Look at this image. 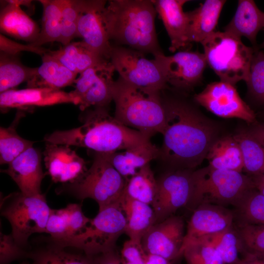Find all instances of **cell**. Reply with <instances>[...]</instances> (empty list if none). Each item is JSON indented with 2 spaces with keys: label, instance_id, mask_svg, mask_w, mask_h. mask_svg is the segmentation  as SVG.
<instances>
[{
  "label": "cell",
  "instance_id": "36",
  "mask_svg": "<svg viewBox=\"0 0 264 264\" xmlns=\"http://www.w3.org/2000/svg\"><path fill=\"white\" fill-rule=\"evenodd\" d=\"M50 242L45 247L28 253L33 264H93L92 257L66 251Z\"/></svg>",
  "mask_w": 264,
  "mask_h": 264
},
{
  "label": "cell",
  "instance_id": "18",
  "mask_svg": "<svg viewBox=\"0 0 264 264\" xmlns=\"http://www.w3.org/2000/svg\"><path fill=\"white\" fill-rule=\"evenodd\" d=\"M44 164L55 182L71 183L87 170L85 160L69 146L47 143Z\"/></svg>",
  "mask_w": 264,
  "mask_h": 264
},
{
  "label": "cell",
  "instance_id": "9",
  "mask_svg": "<svg viewBox=\"0 0 264 264\" xmlns=\"http://www.w3.org/2000/svg\"><path fill=\"white\" fill-rule=\"evenodd\" d=\"M51 210L42 194L14 193L3 198L0 205L1 215L10 222L15 242L23 248L32 234L46 233Z\"/></svg>",
  "mask_w": 264,
  "mask_h": 264
},
{
  "label": "cell",
  "instance_id": "40",
  "mask_svg": "<svg viewBox=\"0 0 264 264\" xmlns=\"http://www.w3.org/2000/svg\"><path fill=\"white\" fill-rule=\"evenodd\" d=\"M251 97L264 105V52L255 48L248 78L246 82Z\"/></svg>",
  "mask_w": 264,
  "mask_h": 264
},
{
  "label": "cell",
  "instance_id": "1",
  "mask_svg": "<svg viewBox=\"0 0 264 264\" xmlns=\"http://www.w3.org/2000/svg\"><path fill=\"white\" fill-rule=\"evenodd\" d=\"M163 101L165 122L158 157L177 169L193 170L205 158L217 139L216 129L187 103Z\"/></svg>",
  "mask_w": 264,
  "mask_h": 264
},
{
  "label": "cell",
  "instance_id": "10",
  "mask_svg": "<svg viewBox=\"0 0 264 264\" xmlns=\"http://www.w3.org/2000/svg\"><path fill=\"white\" fill-rule=\"evenodd\" d=\"M110 61L119 77L131 84L160 91L168 87L156 60L146 58L141 52L112 44Z\"/></svg>",
  "mask_w": 264,
  "mask_h": 264
},
{
  "label": "cell",
  "instance_id": "48",
  "mask_svg": "<svg viewBox=\"0 0 264 264\" xmlns=\"http://www.w3.org/2000/svg\"><path fill=\"white\" fill-rule=\"evenodd\" d=\"M248 132L264 147V123L254 126Z\"/></svg>",
  "mask_w": 264,
  "mask_h": 264
},
{
  "label": "cell",
  "instance_id": "21",
  "mask_svg": "<svg viewBox=\"0 0 264 264\" xmlns=\"http://www.w3.org/2000/svg\"><path fill=\"white\" fill-rule=\"evenodd\" d=\"M157 14L162 21L171 44L169 50L174 52L188 45L189 19L183 9L187 0H152Z\"/></svg>",
  "mask_w": 264,
  "mask_h": 264
},
{
  "label": "cell",
  "instance_id": "41",
  "mask_svg": "<svg viewBox=\"0 0 264 264\" xmlns=\"http://www.w3.org/2000/svg\"><path fill=\"white\" fill-rule=\"evenodd\" d=\"M182 255L187 264H225L215 248L206 239L188 245Z\"/></svg>",
  "mask_w": 264,
  "mask_h": 264
},
{
  "label": "cell",
  "instance_id": "32",
  "mask_svg": "<svg viewBox=\"0 0 264 264\" xmlns=\"http://www.w3.org/2000/svg\"><path fill=\"white\" fill-rule=\"evenodd\" d=\"M234 207L235 224L264 225V196L255 188L246 193Z\"/></svg>",
  "mask_w": 264,
  "mask_h": 264
},
{
  "label": "cell",
  "instance_id": "24",
  "mask_svg": "<svg viewBox=\"0 0 264 264\" xmlns=\"http://www.w3.org/2000/svg\"><path fill=\"white\" fill-rule=\"evenodd\" d=\"M264 28V12L252 0H240L236 13L230 22L224 28V32L241 39L247 38L257 48L256 37Z\"/></svg>",
  "mask_w": 264,
  "mask_h": 264
},
{
  "label": "cell",
  "instance_id": "47",
  "mask_svg": "<svg viewBox=\"0 0 264 264\" xmlns=\"http://www.w3.org/2000/svg\"><path fill=\"white\" fill-rule=\"evenodd\" d=\"M236 264H264V254L243 252Z\"/></svg>",
  "mask_w": 264,
  "mask_h": 264
},
{
  "label": "cell",
  "instance_id": "5",
  "mask_svg": "<svg viewBox=\"0 0 264 264\" xmlns=\"http://www.w3.org/2000/svg\"><path fill=\"white\" fill-rule=\"evenodd\" d=\"M192 178V193L186 207L191 211L204 203L234 206L246 193L255 188L248 175L209 166L193 171Z\"/></svg>",
  "mask_w": 264,
  "mask_h": 264
},
{
  "label": "cell",
  "instance_id": "51",
  "mask_svg": "<svg viewBox=\"0 0 264 264\" xmlns=\"http://www.w3.org/2000/svg\"><path fill=\"white\" fill-rule=\"evenodd\" d=\"M10 1L18 5H19L20 6L21 5L26 6H29L32 1V0H10Z\"/></svg>",
  "mask_w": 264,
  "mask_h": 264
},
{
  "label": "cell",
  "instance_id": "11",
  "mask_svg": "<svg viewBox=\"0 0 264 264\" xmlns=\"http://www.w3.org/2000/svg\"><path fill=\"white\" fill-rule=\"evenodd\" d=\"M193 170L177 169L165 173L157 180V191L152 204L156 223L174 214L179 208L186 207L191 197Z\"/></svg>",
  "mask_w": 264,
  "mask_h": 264
},
{
  "label": "cell",
  "instance_id": "26",
  "mask_svg": "<svg viewBox=\"0 0 264 264\" xmlns=\"http://www.w3.org/2000/svg\"><path fill=\"white\" fill-rule=\"evenodd\" d=\"M119 202L126 220L125 233L130 240L141 243L144 235L156 223L153 207L129 197L124 192Z\"/></svg>",
  "mask_w": 264,
  "mask_h": 264
},
{
  "label": "cell",
  "instance_id": "34",
  "mask_svg": "<svg viewBox=\"0 0 264 264\" xmlns=\"http://www.w3.org/2000/svg\"><path fill=\"white\" fill-rule=\"evenodd\" d=\"M157 191V180L149 164L126 181L124 193L132 199L152 205Z\"/></svg>",
  "mask_w": 264,
  "mask_h": 264
},
{
  "label": "cell",
  "instance_id": "43",
  "mask_svg": "<svg viewBox=\"0 0 264 264\" xmlns=\"http://www.w3.org/2000/svg\"><path fill=\"white\" fill-rule=\"evenodd\" d=\"M0 264H9L12 261L22 257H28V253L15 241L12 234L6 235L0 232Z\"/></svg>",
  "mask_w": 264,
  "mask_h": 264
},
{
  "label": "cell",
  "instance_id": "31",
  "mask_svg": "<svg viewBox=\"0 0 264 264\" xmlns=\"http://www.w3.org/2000/svg\"><path fill=\"white\" fill-rule=\"evenodd\" d=\"M37 67L23 65L18 55L0 53V92L12 89L28 82L36 74Z\"/></svg>",
  "mask_w": 264,
  "mask_h": 264
},
{
  "label": "cell",
  "instance_id": "49",
  "mask_svg": "<svg viewBox=\"0 0 264 264\" xmlns=\"http://www.w3.org/2000/svg\"><path fill=\"white\" fill-rule=\"evenodd\" d=\"M251 177L255 189L264 196V173Z\"/></svg>",
  "mask_w": 264,
  "mask_h": 264
},
{
  "label": "cell",
  "instance_id": "19",
  "mask_svg": "<svg viewBox=\"0 0 264 264\" xmlns=\"http://www.w3.org/2000/svg\"><path fill=\"white\" fill-rule=\"evenodd\" d=\"M72 103L79 105V101L70 92L48 88H26L10 89L0 94L1 110L22 109L56 104Z\"/></svg>",
  "mask_w": 264,
  "mask_h": 264
},
{
  "label": "cell",
  "instance_id": "53",
  "mask_svg": "<svg viewBox=\"0 0 264 264\" xmlns=\"http://www.w3.org/2000/svg\"><path fill=\"white\" fill-rule=\"evenodd\" d=\"M22 264H29V263H22Z\"/></svg>",
  "mask_w": 264,
  "mask_h": 264
},
{
  "label": "cell",
  "instance_id": "13",
  "mask_svg": "<svg viewBox=\"0 0 264 264\" xmlns=\"http://www.w3.org/2000/svg\"><path fill=\"white\" fill-rule=\"evenodd\" d=\"M195 101L214 114L224 118H237L253 123L256 116L241 98L235 86L223 81L210 83L195 95Z\"/></svg>",
  "mask_w": 264,
  "mask_h": 264
},
{
  "label": "cell",
  "instance_id": "15",
  "mask_svg": "<svg viewBox=\"0 0 264 264\" xmlns=\"http://www.w3.org/2000/svg\"><path fill=\"white\" fill-rule=\"evenodd\" d=\"M185 234L183 219L173 215L152 226L141 243L146 254L158 255L170 262L180 256Z\"/></svg>",
  "mask_w": 264,
  "mask_h": 264
},
{
  "label": "cell",
  "instance_id": "20",
  "mask_svg": "<svg viewBox=\"0 0 264 264\" xmlns=\"http://www.w3.org/2000/svg\"><path fill=\"white\" fill-rule=\"evenodd\" d=\"M15 182L21 192L26 196L41 194V185L44 177L40 152L29 148L8 164L4 171Z\"/></svg>",
  "mask_w": 264,
  "mask_h": 264
},
{
  "label": "cell",
  "instance_id": "4",
  "mask_svg": "<svg viewBox=\"0 0 264 264\" xmlns=\"http://www.w3.org/2000/svg\"><path fill=\"white\" fill-rule=\"evenodd\" d=\"M161 92L133 85L119 77L112 88L114 118L125 126L150 136L161 133L165 110Z\"/></svg>",
  "mask_w": 264,
  "mask_h": 264
},
{
  "label": "cell",
  "instance_id": "8",
  "mask_svg": "<svg viewBox=\"0 0 264 264\" xmlns=\"http://www.w3.org/2000/svg\"><path fill=\"white\" fill-rule=\"evenodd\" d=\"M126 183L125 179L105 154L95 153L90 168L77 179L64 187L80 199L89 198L94 200L100 210L119 200Z\"/></svg>",
  "mask_w": 264,
  "mask_h": 264
},
{
  "label": "cell",
  "instance_id": "38",
  "mask_svg": "<svg viewBox=\"0 0 264 264\" xmlns=\"http://www.w3.org/2000/svg\"><path fill=\"white\" fill-rule=\"evenodd\" d=\"M33 142L21 137L13 125L0 129V162L9 164L29 148Z\"/></svg>",
  "mask_w": 264,
  "mask_h": 264
},
{
  "label": "cell",
  "instance_id": "12",
  "mask_svg": "<svg viewBox=\"0 0 264 264\" xmlns=\"http://www.w3.org/2000/svg\"><path fill=\"white\" fill-rule=\"evenodd\" d=\"M114 71L110 61H107L80 74L74 82L75 89L70 92L78 99V105L82 110L91 106H108L112 100Z\"/></svg>",
  "mask_w": 264,
  "mask_h": 264
},
{
  "label": "cell",
  "instance_id": "22",
  "mask_svg": "<svg viewBox=\"0 0 264 264\" xmlns=\"http://www.w3.org/2000/svg\"><path fill=\"white\" fill-rule=\"evenodd\" d=\"M90 220L84 215L78 204H69L64 208L51 209L46 229V233L50 235L48 241L56 242L72 238L82 232Z\"/></svg>",
  "mask_w": 264,
  "mask_h": 264
},
{
  "label": "cell",
  "instance_id": "6",
  "mask_svg": "<svg viewBox=\"0 0 264 264\" xmlns=\"http://www.w3.org/2000/svg\"><path fill=\"white\" fill-rule=\"evenodd\" d=\"M207 64L220 81L235 86L247 81L255 48L225 32H215L201 43Z\"/></svg>",
  "mask_w": 264,
  "mask_h": 264
},
{
  "label": "cell",
  "instance_id": "25",
  "mask_svg": "<svg viewBox=\"0 0 264 264\" xmlns=\"http://www.w3.org/2000/svg\"><path fill=\"white\" fill-rule=\"evenodd\" d=\"M0 13L1 33L16 39L34 43L38 39L40 29L37 23L30 18L20 7L10 0Z\"/></svg>",
  "mask_w": 264,
  "mask_h": 264
},
{
  "label": "cell",
  "instance_id": "16",
  "mask_svg": "<svg viewBox=\"0 0 264 264\" xmlns=\"http://www.w3.org/2000/svg\"><path fill=\"white\" fill-rule=\"evenodd\" d=\"M192 211L187 225L180 256L190 244L222 231L234 224L233 211L225 206L204 203Z\"/></svg>",
  "mask_w": 264,
  "mask_h": 264
},
{
  "label": "cell",
  "instance_id": "29",
  "mask_svg": "<svg viewBox=\"0 0 264 264\" xmlns=\"http://www.w3.org/2000/svg\"><path fill=\"white\" fill-rule=\"evenodd\" d=\"M49 54L71 71L80 74L87 69L110 61L92 51L83 41L72 42Z\"/></svg>",
  "mask_w": 264,
  "mask_h": 264
},
{
  "label": "cell",
  "instance_id": "37",
  "mask_svg": "<svg viewBox=\"0 0 264 264\" xmlns=\"http://www.w3.org/2000/svg\"><path fill=\"white\" fill-rule=\"evenodd\" d=\"M215 248L225 264H236L242 247L234 226L204 239Z\"/></svg>",
  "mask_w": 264,
  "mask_h": 264
},
{
  "label": "cell",
  "instance_id": "33",
  "mask_svg": "<svg viewBox=\"0 0 264 264\" xmlns=\"http://www.w3.org/2000/svg\"><path fill=\"white\" fill-rule=\"evenodd\" d=\"M43 14L42 28L37 40L31 44L41 46L61 40V19L62 0H40Z\"/></svg>",
  "mask_w": 264,
  "mask_h": 264
},
{
  "label": "cell",
  "instance_id": "42",
  "mask_svg": "<svg viewBox=\"0 0 264 264\" xmlns=\"http://www.w3.org/2000/svg\"><path fill=\"white\" fill-rule=\"evenodd\" d=\"M234 226L243 252L264 254V225L242 224Z\"/></svg>",
  "mask_w": 264,
  "mask_h": 264
},
{
  "label": "cell",
  "instance_id": "28",
  "mask_svg": "<svg viewBox=\"0 0 264 264\" xmlns=\"http://www.w3.org/2000/svg\"><path fill=\"white\" fill-rule=\"evenodd\" d=\"M48 52L42 56V65L37 67L36 75L27 82V88L61 90L74 83L78 74L62 65Z\"/></svg>",
  "mask_w": 264,
  "mask_h": 264
},
{
  "label": "cell",
  "instance_id": "17",
  "mask_svg": "<svg viewBox=\"0 0 264 264\" xmlns=\"http://www.w3.org/2000/svg\"><path fill=\"white\" fill-rule=\"evenodd\" d=\"M107 3L103 0H85L83 11L78 21V37L92 51L110 60L112 44L103 22L102 13Z\"/></svg>",
  "mask_w": 264,
  "mask_h": 264
},
{
  "label": "cell",
  "instance_id": "44",
  "mask_svg": "<svg viewBox=\"0 0 264 264\" xmlns=\"http://www.w3.org/2000/svg\"><path fill=\"white\" fill-rule=\"evenodd\" d=\"M0 52L13 55H18L22 51H28L36 53L43 56L49 51L42 46H38L31 44H23L15 42L3 34H0Z\"/></svg>",
  "mask_w": 264,
  "mask_h": 264
},
{
  "label": "cell",
  "instance_id": "30",
  "mask_svg": "<svg viewBox=\"0 0 264 264\" xmlns=\"http://www.w3.org/2000/svg\"><path fill=\"white\" fill-rule=\"evenodd\" d=\"M209 166L216 169L242 172L243 160L240 147L234 136L217 138L206 154Z\"/></svg>",
  "mask_w": 264,
  "mask_h": 264
},
{
  "label": "cell",
  "instance_id": "35",
  "mask_svg": "<svg viewBox=\"0 0 264 264\" xmlns=\"http://www.w3.org/2000/svg\"><path fill=\"white\" fill-rule=\"evenodd\" d=\"M242 154L243 168L248 175L264 173V147L248 131L234 136Z\"/></svg>",
  "mask_w": 264,
  "mask_h": 264
},
{
  "label": "cell",
  "instance_id": "27",
  "mask_svg": "<svg viewBox=\"0 0 264 264\" xmlns=\"http://www.w3.org/2000/svg\"><path fill=\"white\" fill-rule=\"evenodd\" d=\"M226 0H206L193 11L187 12L189 19L188 39L201 43L215 32L221 10Z\"/></svg>",
  "mask_w": 264,
  "mask_h": 264
},
{
  "label": "cell",
  "instance_id": "2",
  "mask_svg": "<svg viewBox=\"0 0 264 264\" xmlns=\"http://www.w3.org/2000/svg\"><path fill=\"white\" fill-rule=\"evenodd\" d=\"M82 119L80 127L54 132L45 141L86 148L98 153L120 151L150 141V135L125 126L111 116L107 107L87 110Z\"/></svg>",
  "mask_w": 264,
  "mask_h": 264
},
{
  "label": "cell",
  "instance_id": "45",
  "mask_svg": "<svg viewBox=\"0 0 264 264\" xmlns=\"http://www.w3.org/2000/svg\"><path fill=\"white\" fill-rule=\"evenodd\" d=\"M146 255L141 243L129 239L123 244L121 259L134 264H145Z\"/></svg>",
  "mask_w": 264,
  "mask_h": 264
},
{
  "label": "cell",
  "instance_id": "3",
  "mask_svg": "<svg viewBox=\"0 0 264 264\" xmlns=\"http://www.w3.org/2000/svg\"><path fill=\"white\" fill-rule=\"evenodd\" d=\"M156 14L152 0H111L102 16L110 42L155 57L163 53L155 31Z\"/></svg>",
  "mask_w": 264,
  "mask_h": 264
},
{
  "label": "cell",
  "instance_id": "39",
  "mask_svg": "<svg viewBox=\"0 0 264 264\" xmlns=\"http://www.w3.org/2000/svg\"><path fill=\"white\" fill-rule=\"evenodd\" d=\"M60 43L65 46L78 37L79 18L83 11L85 0H62Z\"/></svg>",
  "mask_w": 264,
  "mask_h": 264
},
{
  "label": "cell",
  "instance_id": "14",
  "mask_svg": "<svg viewBox=\"0 0 264 264\" xmlns=\"http://www.w3.org/2000/svg\"><path fill=\"white\" fill-rule=\"evenodd\" d=\"M160 66L166 83L180 89L191 88L201 80L207 64L204 53L180 51L167 56L154 57Z\"/></svg>",
  "mask_w": 264,
  "mask_h": 264
},
{
  "label": "cell",
  "instance_id": "23",
  "mask_svg": "<svg viewBox=\"0 0 264 264\" xmlns=\"http://www.w3.org/2000/svg\"><path fill=\"white\" fill-rule=\"evenodd\" d=\"M122 151L103 154L127 181L158 157L159 148L150 141Z\"/></svg>",
  "mask_w": 264,
  "mask_h": 264
},
{
  "label": "cell",
  "instance_id": "46",
  "mask_svg": "<svg viewBox=\"0 0 264 264\" xmlns=\"http://www.w3.org/2000/svg\"><path fill=\"white\" fill-rule=\"evenodd\" d=\"M93 264H122L115 249L92 257Z\"/></svg>",
  "mask_w": 264,
  "mask_h": 264
},
{
  "label": "cell",
  "instance_id": "7",
  "mask_svg": "<svg viewBox=\"0 0 264 264\" xmlns=\"http://www.w3.org/2000/svg\"><path fill=\"white\" fill-rule=\"evenodd\" d=\"M126 220L119 200L99 210L84 230L59 242H48L62 248L74 247L92 257L115 249L118 238L125 233Z\"/></svg>",
  "mask_w": 264,
  "mask_h": 264
},
{
  "label": "cell",
  "instance_id": "50",
  "mask_svg": "<svg viewBox=\"0 0 264 264\" xmlns=\"http://www.w3.org/2000/svg\"><path fill=\"white\" fill-rule=\"evenodd\" d=\"M145 264H170V261L158 255L147 254Z\"/></svg>",
  "mask_w": 264,
  "mask_h": 264
},
{
  "label": "cell",
  "instance_id": "52",
  "mask_svg": "<svg viewBox=\"0 0 264 264\" xmlns=\"http://www.w3.org/2000/svg\"><path fill=\"white\" fill-rule=\"evenodd\" d=\"M260 47L262 48H264V41L263 43L260 45Z\"/></svg>",
  "mask_w": 264,
  "mask_h": 264
}]
</instances>
